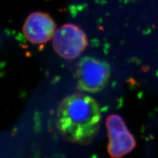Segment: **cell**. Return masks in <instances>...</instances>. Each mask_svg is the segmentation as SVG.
<instances>
[{
	"instance_id": "obj_4",
	"label": "cell",
	"mask_w": 158,
	"mask_h": 158,
	"mask_svg": "<svg viewBox=\"0 0 158 158\" xmlns=\"http://www.w3.org/2000/svg\"><path fill=\"white\" fill-rule=\"evenodd\" d=\"M106 125L110 140L107 150L111 157H121L133 150L136 140L119 115L109 116Z\"/></svg>"
},
{
	"instance_id": "obj_2",
	"label": "cell",
	"mask_w": 158,
	"mask_h": 158,
	"mask_svg": "<svg viewBox=\"0 0 158 158\" xmlns=\"http://www.w3.org/2000/svg\"><path fill=\"white\" fill-rule=\"evenodd\" d=\"M110 75L107 63L92 57H83L77 70L78 87L87 92H98L105 88Z\"/></svg>"
},
{
	"instance_id": "obj_3",
	"label": "cell",
	"mask_w": 158,
	"mask_h": 158,
	"mask_svg": "<svg viewBox=\"0 0 158 158\" xmlns=\"http://www.w3.org/2000/svg\"><path fill=\"white\" fill-rule=\"evenodd\" d=\"M88 38L82 29L73 24H65L53 36V46L61 57L73 59L78 57L88 46Z\"/></svg>"
},
{
	"instance_id": "obj_5",
	"label": "cell",
	"mask_w": 158,
	"mask_h": 158,
	"mask_svg": "<svg viewBox=\"0 0 158 158\" xmlns=\"http://www.w3.org/2000/svg\"><path fill=\"white\" fill-rule=\"evenodd\" d=\"M23 32L28 40L34 44H42L50 40L56 32L55 22L48 14L33 12L27 18Z\"/></svg>"
},
{
	"instance_id": "obj_1",
	"label": "cell",
	"mask_w": 158,
	"mask_h": 158,
	"mask_svg": "<svg viewBox=\"0 0 158 158\" xmlns=\"http://www.w3.org/2000/svg\"><path fill=\"white\" fill-rule=\"evenodd\" d=\"M100 121L98 103L87 95L74 94L64 98L57 107V129L67 142L81 145L90 144L98 134Z\"/></svg>"
}]
</instances>
